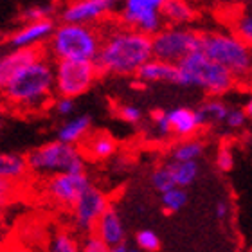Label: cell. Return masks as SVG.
I'll return each mask as SVG.
<instances>
[{
  "instance_id": "34",
  "label": "cell",
  "mask_w": 252,
  "mask_h": 252,
  "mask_svg": "<svg viewBox=\"0 0 252 252\" xmlns=\"http://www.w3.org/2000/svg\"><path fill=\"white\" fill-rule=\"evenodd\" d=\"M247 114H245V110L243 108H238V106H231L229 108V114H227V119L223 125L229 128V130H240V128H243L245 126V123H247Z\"/></svg>"
},
{
  "instance_id": "17",
  "label": "cell",
  "mask_w": 252,
  "mask_h": 252,
  "mask_svg": "<svg viewBox=\"0 0 252 252\" xmlns=\"http://www.w3.org/2000/svg\"><path fill=\"white\" fill-rule=\"evenodd\" d=\"M94 234L99 240H103L108 247H116V245L125 243V225H123L121 216L114 205H110L105 211V215L99 218V221L95 223Z\"/></svg>"
},
{
  "instance_id": "37",
  "label": "cell",
  "mask_w": 252,
  "mask_h": 252,
  "mask_svg": "<svg viewBox=\"0 0 252 252\" xmlns=\"http://www.w3.org/2000/svg\"><path fill=\"white\" fill-rule=\"evenodd\" d=\"M229 204H227L225 200H218L215 205V216L218 218V220H225L227 216H229Z\"/></svg>"
},
{
  "instance_id": "21",
  "label": "cell",
  "mask_w": 252,
  "mask_h": 252,
  "mask_svg": "<svg viewBox=\"0 0 252 252\" xmlns=\"http://www.w3.org/2000/svg\"><path fill=\"white\" fill-rule=\"evenodd\" d=\"M194 15V9L186 0H168L162 7L164 22H168L169 26H186L193 22Z\"/></svg>"
},
{
  "instance_id": "28",
  "label": "cell",
  "mask_w": 252,
  "mask_h": 252,
  "mask_svg": "<svg viewBox=\"0 0 252 252\" xmlns=\"http://www.w3.org/2000/svg\"><path fill=\"white\" fill-rule=\"evenodd\" d=\"M54 13H60L54 4H32L22 11L20 18L24 22H42L53 20Z\"/></svg>"
},
{
  "instance_id": "35",
  "label": "cell",
  "mask_w": 252,
  "mask_h": 252,
  "mask_svg": "<svg viewBox=\"0 0 252 252\" xmlns=\"http://www.w3.org/2000/svg\"><path fill=\"white\" fill-rule=\"evenodd\" d=\"M81 252H110V247L92 232V234H87V236L83 238V242H81Z\"/></svg>"
},
{
  "instance_id": "10",
  "label": "cell",
  "mask_w": 252,
  "mask_h": 252,
  "mask_svg": "<svg viewBox=\"0 0 252 252\" xmlns=\"http://www.w3.org/2000/svg\"><path fill=\"white\" fill-rule=\"evenodd\" d=\"M123 0H68L60 9V20L78 26H95L121 7Z\"/></svg>"
},
{
  "instance_id": "24",
  "label": "cell",
  "mask_w": 252,
  "mask_h": 252,
  "mask_svg": "<svg viewBox=\"0 0 252 252\" xmlns=\"http://www.w3.org/2000/svg\"><path fill=\"white\" fill-rule=\"evenodd\" d=\"M169 166H171V171H173L175 177V184L177 188H188L196 180L198 177V162H175V160H169Z\"/></svg>"
},
{
  "instance_id": "39",
  "label": "cell",
  "mask_w": 252,
  "mask_h": 252,
  "mask_svg": "<svg viewBox=\"0 0 252 252\" xmlns=\"http://www.w3.org/2000/svg\"><path fill=\"white\" fill-rule=\"evenodd\" d=\"M243 110H245V114H247L249 119H252V94L247 97V101H245V105H243Z\"/></svg>"
},
{
  "instance_id": "2",
  "label": "cell",
  "mask_w": 252,
  "mask_h": 252,
  "mask_svg": "<svg viewBox=\"0 0 252 252\" xmlns=\"http://www.w3.org/2000/svg\"><path fill=\"white\" fill-rule=\"evenodd\" d=\"M43 54L32 65L0 85L2 97L16 112H38L49 105L54 92V63Z\"/></svg>"
},
{
  "instance_id": "1",
  "label": "cell",
  "mask_w": 252,
  "mask_h": 252,
  "mask_svg": "<svg viewBox=\"0 0 252 252\" xmlns=\"http://www.w3.org/2000/svg\"><path fill=\"white\" fill-rule=\"evenodd\" d=\"M101 49L95 60L99 74L135 76L153 58L152 36L119 24L101 29Z\"/></svg>"
},
{
  "instance_id": "16",
  "label": "cell",
  "mask_w": 252,
  "mask_h": 252,
  "mask_svg": "<svg viewBox=\"0 0 252 252\" xmlns=\"http://www.w3.org/2000/svg\"><path fill=\"white\" fill-rule=\"evenodd\" d=\"M139 83L152 85V83H179V65L162 62V60L152 58L146 65H142L141 70L135 74Z\"/></svg>"
},
{
  "instance_id": "40",
  "label": "cell",
  "mask_w": 252,
  "mask_h": 252,
  "mask_svg": "<svg viewBox=\"0 0 252 252\" xmlns=\"http://www.w3.org/2000/svg\"><path fill=\"white\" fill-rule=\"evenodd\" d=\"M130 247L126 243H121V245H116V247H110V252H128Z\"/></svg>"
},
{
  "instance_id": "3",
  "label": "cell",
  "mask_w": 252,
  "mask_h": 252,
  "mask_svg": "<svg viewBox=\"0 0 252 252\" xmlns=\"http://www.w3.org/2000/svg\"><path fill=\"white\" fill-rule=\"evenodd\" d=\"M101 29L62 22L47 42L49 58L54 62H94L101 49Z\"/></svg>"
},
{
  "instance_id": "11",
  "label": "cell",
  "mask_w": 252,
  "mask_h": 252,
  "mask_svg": "<svg viewBox=\"0 0 252 252\" xmlns=\"http://www.w3.org/2000/svg\"><path fill=\"white\" fill-rule=\"evenodd\" d=\"M110 207L108 196H106L99 188L90 186L81 198L78 200V204L72 207V218L74 225L78 227V231L92 234L94 232L95 223L99 221V218L105 215V211Z\"/></svg>"
},
{
  "instance_id": "41",
  "label": "cell",
  "mask_w": 252,
  "mask_h": 252,
  "mask_svg": "<svg viewBox=\"0 0 252 252\" xmlns=\"http://www.w3.org/2000/svg\"><path fill=\"white\" fill-rule=\"evenodd\" d=\"M249 87H252V68H251V76H249V81H247Z\"/></svg>"
},
{
  "instance_id": "27",
  "label": "cell",
  "mask_w": 252,
  "mask_h": 252,
  "mask_svg": "<svg viewBox=\"0 0 252 252\" xmlns=\"http://www.w3.org/2000/svg\"><path fill=\"white\" fill-rule=\"evenodd\" d=\"M231 27L234 34H238L243 42L252 47V9H245L242 13H238L232 20Z\"/></svg>"
},
{
  "instance_id": "30",
  "label": "cell",
  "mask_w": 252,
  "mask_h": 252,
  "mask_svg": "<svg viewBox=\"0 0 252 252\" xmlns=\"http://www.w3.org/2000/svg\"><path fill=\"white\" fill-rule=\"evenodd\" d=\"M135 243L141 251H146V252H157L158 249H160V240H158L157 234L153 231H150V229H144V231L137 232Z\"/></svg>"
},
{
  "instance_id": "31",
  "label": "cell",
  "mask_w": 252,
  "mask_h": 252,
  "mask_svg": "<svg viewBox=\"0 0 252 252\" xmlns=\"http://www.w3.org/2000/svg\"><path fill=\"white\" fill-rule=\"evenodd\" d=\"M152 130L158 137H166L171 133V125L168 119V110H155L152 112Z\"/></svg>"
},
{
  "instance_id": "29",
  "label": "cell",
  "mask_w": 252,
  "mask_h": 252,
  "mask_svg": "<svg viewBox=\"0 0 252 252\" xmlns=\"http://www.w3.org/2000/svg\"><path fill=\"white\" fill-rule=\"evenodd\" d=\"M49 252H81V243H78L68 232L58 231L49 242Z\"/></svg>"
},
{
  "instance_id": "26",
  "label": "cell",
  "mask_w": 252,
  "mask_h": 252,
  "mask_svg": "<svg viewBox=\"0 0 252 252\" xmlns=\"http://www.w3.org/2000/svg\"><path fill=\"white\" fill-rule=\"evenodd\" d=\"M160 202H162V209L171 215V213H179L186 204H188V193L184 188H173L160 194Z\"/></svg>"
},
{
  "instance_id": "32",
  "label": "cell",
  "mask_w": 252,
  "mask_h": 252,
  "mask_svg": "<svg viewBox=\"0 0 252 252\" xmlns=\"http://www.w3.org/2000/svg\"><path fill=\"white\" fill-rule=\"evenodd\" d=\"M215 162H216V168L220 169L221 173H229L234 168V153H232V150L227 144L218 148Z\"/></svg>"
},
{
  "instance_id": "6",
  "label": "cell",
  "mask_w": 252,
  "mask_h": 252,
  "mask_svg": "<svg viewBox=\"0 0 252 252\" xmlns=\"http://www.w3.org/2000/svg\"><path fill=\"white\" fill-rule=\"evenodd\" d=\"M29 168L38 175H60V173H85V153L76 144L62 141L47 142L34 148L29 155Z\"/></svg>"
},
{
  "instance_id": "19",
  "label": "cell",
  "mask_w": 252,
  "mask_h": 252,
  "mask_svg": "<svg viewBox=\"0 0 252 252\" xmlns=\"http://www.w3.org/2000/svg\"><path fill=\"white\" fill-rule=\"evenodd\" d=\"M29 160L20 153H2L0 155V179L5 182H18L29 171Z\"/></svg>"
},
{
  "instance_id": "25",
  "label": "cell",
  "mask_w": 252,
  "mask_h": 252,
  "mask_svg": "<svg viewBox=\"0 0 252 252\" xmlns=\"http://www.w3.org/2000/svg\"><path fill=\"white\" fill-rule=\"evenodd\" d=\"M150 180H152L153 189H157L160 194L166 193V191H169V189L177 188V184H175L173 171H171V166H169V162H166V164H162V166H158V168L153 169V173H152V177H150Z\"/></svg>"
},
{
  "instance_id": "4",
  "label": "cell",
  "mask_w": 252,
  "mask_h": 252,
  "mask_svg": "<svg viewBox=\"0 0 252 252\" xmlns=\"http://www.w3.org/2000/svg\"><path fill=\"white\" fill-rule=\"evenodd\" d=\"M177 85L184 89H198L211 97H220L236 87L238 79L198 49L179 63Z\"/></svg>"
},
{
  "instance_id": "8",
  "label": "cell",
  "mask_w": 252,
  "mask_h": 252,
  "mask_svg": "<svg viewBox=\"0 0 252 252\" xmlns=\"http://www.w3.org/2000/svg\"><path fill=\"white\" fill-rule=\"evenodd\" d=\"M94 62H54V94L58 97H79L97 78Z\"/></svg>"
},
{
  "instance_id": "14",
  "label": "cell",
  "mask_w": 252,
  "mask_h": 252,
  "mask_svg": "<svg viewBox=\"0 0 252 252\" xmlns=\"http://www.w3.org/2000/svg\"><path fill=\"white\" fill-rule=\"evenodd\" d=\"M42 56V49H9L0 58V85L7 83L13 76L26 70Z\"/></svg>"
},
{
  "instance_id": "15",
  "label": "cell",
  "mask_w": 252,
  "mask_h": 252,
  "mask_svg": "<svg viewBox=\"0 0 252 252\" xmlns=\"http://www.w3.org/2000/svg\"><path fill=\"white\" fill-rule=\"evenodd\" d=\"M168 119L171 125V133L182 139H191L205 125L198 108L189 106H175L168 110Z\"/></svg>"
},
{
  "instance_id": "42",
  "label": "cell",
  "mask_w": 252,
  "mask_h": 252,
  "mask_svg": "<svg viewBox=\"0 0 252 252\" xmlns=\"http://www.w3.org/2000/svg\"><path fill=\"white\" fill-rule=\"evenodd\" d=\"M128 252H141V251H137V249H130Z\"/></svg>"
},
{
  "instance_id": "9",
  "label": "cell",
  "mask_w": 252,
  "mask_h": 252,
  "mask_svg": "<svg viewBox=\"0 0 252 252\" xmlns=\"http://www.w3.org/2000/svg\"><path fill=\"white\" fill-rule=\"evenodd\" d=\"M168 0H123L119 7V22L144 32L148 36L162 29V7Z\"/></svg>"
},
{
  "instance_id": "20",
  "label": "cell",
  "mask_w": 252,
  "mask_h": 252,
  "mask_svg": "<svg viewBox=\"0 0 252 252\" xmlns=\"http://www.w3.org/2000/svg\"><path fill=\"white\" fill-rule=\"evenodd\" d=\"M114 152H116V141L108 133L99 131V133L89 135L85 141L83 153L85 157L92 158V160H106L114 155Z\"/></svg>"
},
{
  "instance_id": "18",
  "label": "cell",
  "mask_w": 252,
  "mask_h": 252,
  "mask_svg": "<svg viewBox=\"0 0 252 252\" xmlns=\"http://www.w3.org/2000/svg\"><path fill=\"white\" fill-rule=\"evenodd\" d=\"M92 128V119L89 116H76L70 117L56 130V139L67 144H76L78 146L81 141H87V137Z\"/></svg>"
},
{
  "instance_id": "44",
  "label": "cell",
  "mask_w": 252,
  "mask_h": 252,
  "mask_svg": "<svg viewBox=\"0 0 252 252\" xmlns=\"http://www.w3.org/2000/svg\"><path fill=\"white\" fill-rule=\"evenodd\" d=\"M247 2H252V0H247Z\"/></svg>"
},
{
  "instance_id": "13",
  "label": "cell",
  "mask_w": 252,
  "mask_h": 252,
  "mask_svg": "<svg viewBox=\"0 0 252 252\" xmlns=\"http://www.w3.org/2000/svg\"><path fill=\"white\" fill-rule=\"evenodd\" d=\"M54 29H56L54 20L24 22L22 27L11 32L5 43L9 49H40L42 45H47Z\"/></svg>"
},
{
  "instance_id": "23",
  "label": "cell",
  "mask_w": 252,
  "mask_h": 252,
  "mask_svg": "<svg viewBox=\"0 0 252 252\" xmlns=\"http://www.w3.org/2000/svg\"><path fill=\"white\" fill-rule=\"evenodd\" d=\"M229 108L231 106H227L220 97H211V99L204 101L202 105H200V114H202V119L204 123L207 125H221V123H225L227 119V114H229Z\"/></svg>"
},
{
  "instance_id": "5",
  "label": "cell",
  "mask_w": 252,
  "mask_h": 252,
  "mask_svg": "<svg viewBox=\"0 0 252 252\" xmlns=\"http://www.w3.org/2000/svg\"><path fill=\"white\" fill-rule=\"evenodd\" d=\"M200 51L220 63L238 79L247 83L252 68V47L234 32L207 31L200 34Z\"/></svg>"
},
{
  "instance_id": "38",
  "label": "cell",
  "mask_w": 252,
  "mask_h": 252,
  "mask_svg": "<svg viewBox=\"0 0 252 252\" xmlns=\"http://www.w3.org/2000/svg\"><path fill=\"white\" fill-rule=\"evenodd\" d=\"M4 252H32L29 247H26V245H20V243H16V245H9V247L5 249Z\"/></svg>"
},
{
  "instance_id": "12",
  "label": "cell",
  "mask_w": 252,
  "mask_h": 252,
  "mask_svg": "<svg viewBox=\"0 0 252 252\" xmlns=\"http://www.w3.org/2000/svg\"><path fill=\"white\" fill-rule=\"evenodd\" d=\"M90 180L87 173H60L53 175L45 184L49 198L56 204L72 209L81 198V194L90 188Z\"/></svg>"
},
{
  "instance_id": "36",
  "label": "cell",
  "mask_w": 252,
  "mask_h": 252,
  "mask_svg": "<svg viewBox=\"0 0 252 252\" xmlns=\"http://www.w3.org/2000/svg\"><path fill=\"white\" fill-rule=\"evenodd\" d=\"M54 110H56L58 116L68 117L72 116L74 110H76V103H74L72 97H56V101H54Z\"/></svg>"
},
{
  "instance_id": "33",
  "label": "cell",
  "mask_w": 252,
  "mask_h": 252,
  "mask_svg": "<svg viewBox=\"0 0 252 252\" xmlns=\"http://www.w3.org/2000/svg\"><path fill=\"white\" fill-rule=\"evenodd\" d=\"M117 116L126 125H139L142 121V110L135 105H121L117 108Z\"/></svg>"
},
{
  "instance_id": "7",
  "label": "cell",
  "mask_w": 252,
  "mask_h": 252,
  "mask_svg": "<svg viewBox=\"0 0 252 252\" xmlns=\"http://www.w3.org/2000/svg\"><path fill=\"white\" fill-rule=\"evenodd\" d=\"M152 43L153 58L179 65L200 49V34L184 26H168L153 34Z\"/></svg>"
},
{
  "instance_id": "22",
  "label": "cell",
  "mask_w": 252,
  "mask_h": 252,
  "mask_svg": "<svg viewBox=\"0 0 252 252\" xmlns=\"http://www.w3.org/2000/svg\"><path fill=\"white\" fill-rule=\"evenodd\" d=\"M205 146L198 139H184L182 142H177L171 150V160L175 162H198V158L204 155Z\"/></svg>"
},
{
  "instance_id": "43",
  "label": "cell",
  "mask_w": 252,
  "mask_h": 252,
  "mask_svg": "<svg viewBox=\"0 0 252 252\" xmlns=\"http://www.w3.org/2000/svg\"><path fill=\"white\" fill-rule=\"evenodd\" d=\"M249 252H252V247H251V249H249Z\"/></svg>"
}]
</instances>
